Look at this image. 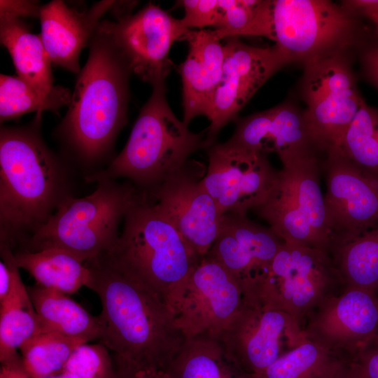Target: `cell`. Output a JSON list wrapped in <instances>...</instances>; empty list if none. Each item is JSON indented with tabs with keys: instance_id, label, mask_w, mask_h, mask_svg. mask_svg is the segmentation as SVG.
I'll list each match as a JSON object with an SVG mask.
<instances>
[{
	"instance_id": "obj_1",
	"label": "cell",
	"mask_w": 378,
	"mask_h": 378,
	"mask_svg": "<svg viewBox=\"0 0 378 378\" xmlns=\"http://www.w3.org/2000/svg\"><path fill=\"white\" fill-rule=\"evenodd\" d=\"M85 263L91 272L89 288L102 304L99 343L115 353L118 361L165 369L186 340L169 308L103 255Z\"/></svg>"
},
{
	"instance_id": "obj_2",
	"label": "cell",
	"mask_w": 378,
	"mask_h": 378,
	"mask_svg": "<svg viewBox=\"0 0 378 378\" xmlns=\"http://www.w3.org/2000/svg\"><path fill=\"white\" fill-rule=\"evenodd\" d=\"M0 130V244L22 248L69 196L65 169L38 127Z\"/></svg>"
},
{
	"instance_id": "obj_3",
	"label": "cell",
	"mask_w": 378,
	"mask_h": 378,
	"mask_svg": "<svg viewBox=\"0 0 378 378\" xmlns=\"http://www.w3.org/2000/svg\"><path fill=\"white\" fill-rule=\"evenodd\" d=\"M86 64L57 132L80 161L95 163L112 149L126 125L131 69L109 35L98 27Z\"/></svg>"
},
{
	"instance_id": "obj_4",
	"label": "cell",
	"mask_w": 378,
	"mask_h": 378,
	"mask_svg": "<svg viewBox=\"0 0 378 378\" xmlns=\"http://www.w3.org/2000/svg\"><path fill=\"white\" fill-rule=\"evenodd\" d=\"M122 222L115 245L101 255L156 294L173 314L203 258L144 190L136 189Z\"/></svg>"
},
{
	"instance_id": "obj_5",
	"label": "cell",
	"mask_w": 378,
	"mask_h": 378,
	"mask_svg": "<svg viewBox=\"0 0 378 378\" xmlns=\"http://www.w3.org/2000/svg\"><path fill=\"white\" fill-rule=\"evenodd\" d=\"M206 136V129L194 133L177 118L167 100L165 82L160 83L153 86L122 150L106 169L87 179L125 178L137 190H151L205 148Z\"/></svg>"
},
{
	"instance_id": "obj_6",
	"label": "cell",
	"mask_w": 378,
	"mask_h": 378,
	"mask_svg": "<svg viewBox=\"0 0 378 378\" xmlns=\"http://www.w3.org/2000/svg\"><path fill=\"white\" fill-rule=\"evenodd\" d=\"M94 181L97 186L93 192L67 197L18 251L58 248L86 262L111 250L136 188L106 178Z\"/></svg>"
},
{
	"instance_id": "obj_7",
	"label": "cell",
	"mask_w": 378,
	"mask_h": 378,
	"mask_svg": "<svg viewBox=\"0 0 378 378\" xmlns=\"http://www.w3.org/2000/svg\"><path fill=\"white\" fill-rule=\"evenodd\" d=\"M340 287L345 288L330 253L285 242L270 265L242 285L246 302L286 312L302 328Z\"/></svg>"
},
{
	"instance_id": "obj_8",
	"label": "cell",
	"mask_w": 378,
	"mask_h": 378,
	"mask_svg": "<svg viewBox=\"0 0 378 378\" xmlns=\"http://www.w3.org/2000/svg\"><path fill=\"white\" fill-rule=\"evenodd\" d=\"M362 17L328 0H272L270 40L287 64L360 49L373 36Z\"/></svg>"
},
{
	"instance_id": "obj_9",
	"label": "cell",
	"mask_w": 378,
	"mask_h": 378,
	"mask_svg": "<svg viewBox=\"0 0 378 378\" xmlns=\"http://www.w3.org/2000/svg\"><path fill=\"white\" fill-rule=\"evenodd\" d=\"M321 160L307 158L283 167L252 211L284 242L330 253L332 235L319 183Z\"/></svg>"
},
{
	"instance_id": "obj_10",
	"label": "cell",
	"mask_w": 378,
	"mask_h": 378,
	"mask_svg": "<svg viewBox=\"0 0 378 378\" xmlns=\"http://www.w3.org/2000/svg\"><path fill=\"white\" fill-rule=\"evenodd\" d=\"M349 52L316 57L302 64L299 91L312 132L325 155L340 148L365 101L357 87Z\"/></svg>"
},
{
	"instance_id": "obj_11",
	"label": "cell",
	"mask_w": 378,
	"mask_h": 378,
	"mask_svg": "<svg viewBox=\"0 0 378 378\" xmlns=\"http://www.w3.org/2000/svg\"><path fill=\"white\" fill-rule=\"evenodd\" d=\"M99 27L109 35L132 73L152 86L165 82L172 66L169 50L190 31L181 19L152 2L135 14L102 20Z\"/></svg>"
},
{
	"instance_id": "obj_12",
	"label": "cell",
	"mask_w": 378,
	"mask_h": 378,
	"mask_svg": "<svg viewBox=\"0 0 378 378\" xmlns=\"http://www.w3.org/2000/svg\"><path fill=\"white\" fill-rule=\"evenodd\" d=\"M321 170L326 181L324 201L332 235L331 251L378 227V176L355 164L340 148L326 153Z\"/></svg>"
},
{
	"instance_id": "obj_13",
	"label": "cell",
	"mask_w": 378,
	"mask_h": 378,
	"mask_svg": "<svg viewBox=\"0 0 378 378\" xmlns=\"http://www.w3.org/2000/svg\"><path fill=\"white\" fill-rule=\"evenodd\" d=\"M202 183L220 212L246 215L266 197L278 171L267 155L227 140L206 148Z\"/></svg>"
},
{
	"instance_id": "obj_14",
	"label": "cell",
	"mask_w": 378,
	"mask_h": 378,
	"mask_svg": "<svg viewBox=\"0 0 378 378\" xmlns=\"http://www.w3.org/2000/svg\"><path fill=\"white\" fill-rule=\"evenodd\" d=\"M244 303L241 283L220 264L204 256L188 278L173 314L185 338L219 337Z\"/></svg>"
},
{
	"instance_id": "obj_15",
	"label": "cell",
	"mask_w": 378,
	"mask_h": 378,
	"mask_svg": "<svg viewBox=\"0 0 378 378\" xmlns=\"http://www.w3.org/2000/svg\"><path fill=\"white\" fill-rule=\"evenodd\" d=\"M206 167L188 160L148 193L182 236L204 258L216 241L223 215L202 183Z\"/></svg>"
},
{
	"instance_id": "obj_16",
	"label": "cell",
	"mask_w": 378,
	"mask_h": 378,
	"mask_svg": "<svg viewBox=\"0 0 378 378\" xmlns=\"http://www.w3.org/2000/svg\"><path fill=\"white\" fill-rule=\"evenodd\" d=\"M219 338L242 370L253 375L302 343L306 336L287 313L244 302Z\"/></svg>"
},
{
	"instance_id": "obj_17",
	"label": "cell",
	"mask_w": 378,
	"mask_h": 378,
	"mask_svg": "<svg viewBox=\"0 0 378 378\" xmlns=\"http://www.w3.org/2000/svg\"><path fill=\"white\" fill-rule=\"evenodd\" d=\"M222 78L213 103L205 149L214 145L220 130L237 115L258 89L287 62L273 46L247 45L238 37L223 44Z\"/></svg>"
},
{
	"instance_id": "obj_18",
	"label": "cell",
	"mask_w": 378,
	"mask_h": 378,
	"mask_svg": "<svg viewBox=\"0 0 378 378\" xmlns=\"http://www.w3.org/2000/svg\"><path fill=\"white\" fill-rule=\"evenodd\" d=\"M302 329L307 339L352 361L378 335L377 293L346 287L314 311Z\"/></svg>"
},
{
	"instance_id": "obj_19",
	"label": "cell",
	"mask_w": 378,
	"mask_h": 378,
	"mask_svg": "<svg viewBox=\"0 0 378 378\" xmlns=\"http://www.w3.org/2000/svg\"><path fill=\"white\" fill-rule=\"evenodd\" d=\"M234 121L230 141L266 155L275 153L283 167L325 155L312 132L305 110L290 101Z\"/></svg>"
},
{
	"instance_id": "obj_20",
	"label": "cell",
	"mask_w": 378,
	"mask_h": 378,
	"mask_svg": "<svg viewBox=\"0 0 378 378\" xmlns=\"http://www.w3.org/2000/svg\"><path fill=\"white\" fill-rule=\"evenodd\" d=\"M284 241L270 227L246 215L227 213L218 237L205 256L223 266L243 284L262 272Z\"/></svg>"
},
{
	"instance_id": "obj_21",
	"label": "cell",
	"mask_w": 378,
	"mask_h": 378,
	"mask_svg": "<svg viewBox=\"0 0 378 378\" xmlns=\"http://www.w3.org/2000/svg\"><path fill=\"white\" fill-rule=\"evenodd\" d=\"M115 2L101 1L82 10L61 0L41 6L40 36L51 63L78 74L81 50L89 45L103 15Z\"/></svg>"
},
{
	"instance_id": "obj_22",
	"label": "cell",
	"mask_w": 378,
	"mask_h": 378,
	"mask_svg": "<svg viewBox=\"0 0 378 378\" xmlns=\"http://www.w3.org/2000/svg\"><path fill=\"white\" fill-rule=\"evenodd\" d=\"M188 52L181 64L183 83V121L188 125L197 116L209 119L215 93L222 78L224 46L213 30L188 32Z\"/></svg>"
},
{
	"instance_id": "obj_23",
	"label": "cell",
	"mask_w": 378,
	"mask_h": 378,
	"mask_svg": "<svg viewBox=\"0 0 378 378\" xmlns=\"http://www.w3.org/2000/svg\"><path fill=\"white\" fill-rule=\"evenodd\" d=\"M1 258L11 270V287L0 302V359L4 365L20 368L17 349L27 340L42 332V326L27 288L22 282L13 250L0 245Z\"/></svg>"
},
{
	"instance_id": "obj_24",
	"label": "cell",
	"mask_w": 378,
	"mask_h": 378,
	"mask_svg": "<svg viewBox=\"0 0 378 378\" xmlns=\"http://www.w3.org/2000/svg\"><path fill=\"white\" fill-rule=\"evenodd\" d=\"M0 38L19 78L44 93L57 88L53 84L51 62L41 36L32 34L22 18L0 16Z\"/></svg>"
},
{
	"instance_id": "obj_25",
	"label": "cell",
	"mask_w": 378,
	"mask_h": 378,
	"mask_svg": "<svg viewBox=\"0 0 378 378\" xmlns=\"http://www.w3.org/2000/svg\"><path fill=\"white\" fill-rule=\"evenodd\" d=\"M175 378H250L219 337L186 338L164 369Z\"/></svg>"
},
{
	"instance_id": "obj_26",
	"label": "cell",
	"mask_w": 378,
	"mask_h": 378,
	"mask_svg": "<svg viewBox=\"0 0 378 378\" xmlns=\"http://www.w3.org/2000/svg\"><path fill=\"white\" fill-rule=\"evenodd\" d=\"M43 332H55L88 343L99 337L97 317L61 291L40 285L27 288Z\"/></svg>"
},
{
	"instance_id": "obj_27",
	"label": "cell",
	"mask_w": 378,
	"mask_h": 378,
	"mask_svg": "<svg viewBox=\"0 0 378 378\" xmlns=\"http://www.w3.org/2000/svg\"><path fill=\"white\" fill-rule=\"evenodd\" d=\"M19 268L28 272L38 285L64 293L90 287L91 272L85 263L71 253L58 248L13 253Z\"/></svg>"
},
{
	"instance_id": "obj_28",
	"label": "cell",
	"mask_w": 378,
	"mask_h": 378,
	"mask_svg": "<svg viewBox=\"0 0 378 378\" xmlns=\"http://www.w3.org/2000/svg\"><path fill=\"white\" fill-rule=\"evenodd\" d=\"M349 361L306 337L264 371L250 375V378H335Z\"/></svg>"
},
{
	"instance_id": "obj_29",
	"label": "cell",
	"mask_w": 378,
	"mask_h": 378,
	"mask_svg": "<svg viewBox=\"0 0 378 378\" xmlns=\"http://www.w3.org/2000/svg\"><path fill=\"white\" fill-rule=\"evenodd\" d=\"M345 286L378 290V227L335 246L330 252Z\"/></svg>"
},
{
	"instance_id": "obj_30",
	"label": "cell",
	"mask_w": 378,
	"mask_h": 378,
	"mask_svg": "<svg viewBox=\"0 0 378 378\" xmlns=\"http://www.w3.org/2000/svg\"><path fill=\"white\" fill-rule=\"evenodd\" d=\"M72 93L66 88L58 86L47 94L37 90L20 78L1 74L0 76V120L19 118L36 111L41 115L44 111L56 112L69 104Z\"/></svg>"
},
{
	"instance_id": "obj_31",
	"label": "cell",
	"mask_w": 378,
	"mask_h": 378,
	"mask_svg": "<svg viewBox=\"0 0 378 378\" xmlns=\"http://www.w3.org/2000/svg\"><path fill=\"white\" fill-rule=\"evenodd\" d=\"M272 0H220L214 33L223 38L241 36L270 39Z\"/></svg>"
},
{
	"instance_id": "obj_32",
	"label": "cell",
	"mask_w": 378,
	"mask_h": 378,
	"mask_svg": "<svg viewBox=\"0 0 378 378\" xmlns=\"http://www.w3.org/2000/svg\"><path fill=\"white\" fill-rule=\"evenodd\" d=\"M82 340L55 332H42L25 342L20 348L24 372L33 378L55 374L63 369Z\"/></svg>"
},
{
	"instance_id": "obj_33",
	"label": "cell",
	"mask_w": 378,
	"mask_h": 378,
	"mask_svg": "<svg viewBox=\"0 0 378 378\" xmlns=\"http://www.w3.org/2000/svg\"><path fill=\"white\" fill-rule=\"evenodd\" d=\"M359 167L378 176V108L365 101L339 148Z\"/></svg>"
},
{
	"instance_id": "obj_34",
	"label": "cell",
	"mask_w": 378,
	"mask_h": 378,
	"mask_svg": "<svg viewBox=\"0 0 378 378\" xmlns=\"http://www.w3.org/2000/svg\"><path fill=\"white\" fill-rule=\"evenodd\" d=\"M62 371L80 378H113L112 364L108 349L102 344L78 346L71 354Z\"/></svg>"
},
{
	"instance_id": "obj_35",
	"label": "cell",
	"mask_w": 378,
	"mask_h": 378,
	"mask_svg": "<svg viewBox=\"0 0 378 378\" xmlns=\"http://www.w3.org/2000/svg\"><path fill=\"white\" fill-rule=\"evenodd\" d=\"M180 2L185 10L181 20L188 29L216 27L218 17V0H183Z\"/></svg>"
},
{
	"instance_id": "obj_36",
	"label": "cell",
	"mask_w": 378,
	"mask_h": 378,
	"mask_svg": "<svg viewBox=\"0 0 378 378\" xmlns=\"http://www.w3.org/2000/svg\"><path fill=\"white\" fill-rule=\"evenodd\" d=\"M358 53L363 78L378 91V40L372 37Z\"/></svg>"
},
{
	"instance_id": "obj_37",
	"label": "cell",
	"mask_w": 378,
	"mask_h": 378,
	"mask_svg": "<svg viewBox=\"0 0 378 378\" xmlns=\"http://www.w3.org/2000/svg\"><path fill=\"white\" fill-rule=\"evenodd\" d=\"M366 378H378V335L358 353L354 359Z\"/></svg>"
},
{
	"instance_id": "obj_38",
	"label": "cell",
	"mask_w": 378,
	"mask_h": 378,
	"mask_svg": "<svg viewBox=\"0 0 378 378\" xmlns=\"http://www.w3.org/2000/svg\"><path fill=\"white\" fill-rule=\"evenodd\" d=\"M41 6L34 1H0V16L18 18L36 17L40 15Z\"/></svg>"
},
{
	"instance_id": "obj_39",
	"label": "cell",
	"mask_w": 378,
	"mask_h": 378,
	"mask_svg": "<svg viewBox=\"0 0 378 378\" xmlns=\"http://www.w3.org/2000/svg\"><path fill=\"white\" fill-rule=\"evenodd\" d=\"M342 3L370 21L373 38L378 40V0H350Z\"/></svg>"
},
{
	"instance_id": "obj_40",
	"label": "cell",
	"mask_w": 378,
	"mask_h": 378,
	"mask_svg": "<svg viewBox=\"0 0 378 378\" xmlns=\"http://www.w3.org/2000/svg\"><path fill=\"white\" fill-rule=\"evenodd\" d=\"M122 378H175L164 369L139 368L118 361Z\"/></svg>"
},
{
	"instance_id": "obj_41",
	"label": "cell",
	"mask_w": 378,
	"mask_h": 378,
	"mask_svg": "<svg viewBox=\"0 0 378 378\" xmlns=\"http://www.w3.org/2000/svg\"><path fill=\"white\" fill-rule=\"evenodd\" d=\"M11 270L8 262L2 258L0 262V302L7 297L11 287Z\"/></svg>"
},
{
	"instance_id": "obj_42",
	"label": "cell",
	"mask_w": 378,
	"mask_h": 378,
	"mask_svg": "<svg viewBox=\"0 0 378 378\" xmlns=\"http://www.w3.org/2000/svg\"><path fill=\"white\" fill-rule=\"evenodd\" d=\"M335 378H366L358 365L349 361L338 372Z\"/></svg>"
},
{
	"instance_id": "obj_43",
	"label": "cell",
	"mask_w": 378,
	"mask_h": 378,
	"mask_svg": "<svg viewBox=\"0 0 378 378\" xmlns=\"http://www.w3.org/2000/svg\"><path fill=\"white\" fill-rule=\"evenodd\" d=\"M0 378H27V377L22 370L3 366Z\"/></svg>"
},
{
	"instance_id": "obj_44",
	"label": "cell",
	"mask_w": 378,
	"mask_h": 378,
	"mask_svg": "<svg viewBox=\"0 0 378 378\" xmlns=\"http://www.w3.org/2000/svg\"><path fill=\"white\" fill-rule=\"evenodd\" d=\"M41 378H80V377H78L76 374H72V373H70V372H66V371H62L59 374H53L43 377H41Z\"/></svg>"
},
{
	"instance_id": "obj_45",
	"label": "cell",
	"mask_w": 378,
	"mask_h": 378,
	"mask_svg": "<svg viewBox=\"0 0 378 378\" xmlns=\"http://www.w3.org/2000/svg\"><path fill=\"white\" fill-rule=\"evenodd\" d=\"M113 378H121V377H120V374L118 372V373L116 374L113 375Z\"/></svg>"
}]
</instances>
